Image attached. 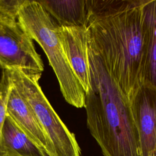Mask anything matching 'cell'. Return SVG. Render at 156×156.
Instances as JSON below:
<instances>
[{
  "mask_svg": "<svg viewBox=\"0 0 156 156\" xmlns=\"http://www.w3.org/2000/svg\"><path fill=\"white\" fill-rule=\"evenodd\" d=\"M147 0H87V40L130 103L143 84Z\"/></svg>",
  "mask_w": 156,
  "mask_h": 156,
  "instance_id": "6da1fadb",
  "label": "cell"
},
{
  "mask_svg": "<svg viewBox=\"0 0 156 156\" xmlns=\"http://www.w3.org/2000/svg\"><path fill=\"white\" fill-rule=\"evenodd\" d=\"M88 55L90 87L83 107L91 135L104 156H141L130 103L89 43Z\"/></svg>",
  "mask_w": 156,
  "mask_h": 156,
  "instance_id": "7a4b0ae2",
  "label": "cell"
},
{
  "mask_svg": "<svg viewBox=\"0 0 156 156\" xmlns=\"http://www.w3.org/2000/svg\"><path fill=\"white\" fill-rule=\"evenodd\" d=\"M18 21L44 51L66 101L77 108L83 107L85 92L67 60L57 35V21L37 1L29 0L20 9Z\"/></svg>",
  "mask_w": 156,
  "mask_h": 156,
  "instance_id": "3957f363",
  "label": "cell"
},
{
  "mask_svg": "<svg viewBox=\"0 0 156 156\" xmlns=\"http://www.w3.org/2000/svg\"><path fill=\"white\" fill-rule=\"evenodd\" d=\"M12 84L30 107L50 140L55 156H81L74 135L56 113L44 96L38 80L41 73L8 70Z\"/></svg>",
  "mask_w": 156,
  "mask_h": 156,
  "instance_id": "277c9868",
  "label": "cell"
},
{
  "mask_svg": "<svg viewBox=\"0 0 156 156\" xmlns=\"http://www.w3.org/2000/svg\"><path fill=\"white\" fill-rule=\"evenodd\" d=\"M0 66L5 70L42 73L44 65L33 40L18 20L0 13Z\"/></svg>",
  "mask_w": 156,
  "mask_h": 156,
  "instance_id": "5b68a950",
  "label": "cell"
},
{
  "mask_svg": "<svg viewBox=\"0 0 156 156\" xmlns=\"http://www.w3.org/2000/svg\"><path fill=\"white\" fill-rule=\"evenodd\" d=\"M141 156H156V88L143 83L130 102Z\"/></svg>",
  "mask_w": 156,
  "mask_h": 156,
  "instance_id": "8992f818",
  "label": "cell"
},
{
  "mask_svg": "<svg viewBox=\"0 0 156 156\" xmlns=\"http://www.w3.org/2000/svg\"><path fill=\"white\" fill-rule=\"evenodd\" d=\"M57 35L74 74L87 93L90 87L87 27L59 26Z\"/></svg>",
  "mask_w": 156,
  "mask_h": 156,
  "instance_id": "52a82bcc",
  "label": "cell"
},
{
  "mask_svg": "<svg viewBox=\"0 0 156 156\" xmlns=\"http://www.w3.org/2000/svg\"><path fill=\"white\" fill-rule=\"evenodd\" d=\"M6 112L7 115L48 156H55L50 140L29 105L13 84L8 98Z\"/></svg>",
  "mask_w": 156,
  "mask_h": 156,
  "instance_id": "ba28073f",
  "label": "cell"
},
{
  "mask_svg": "<svg viewBox=\"0 0 156 156\" xmlns=\"http://www.w3.org/2000/svg\"><path fill=\"white\" fill-rule=\"evenodd\" d=\"M60 26H86L87 0L37 1Z\"/></svg>",
  "mask_w": 156,
  "mask_h": 156,
  "instance_id": "9c48e42d",
  "label": "cell"
},
{
  "mask_svg": "<svg viewBox=\"0 0 156 156\" xmlns=\"http://www.w3.org/2000/svg\"><path fill=\"white\" fill-rule=\"evenodd\" d=\"M2 135L5 156H48L7 115Z\"/></svg>",
  "mask_w": 156,
  "mask_h": 156,
  "instance_id": "30bf717a",
  "label": "cell"
},
{
  "mask_svg": "<svg viewBox=\"0 0 156 156\" xmlns=\"http://www.w3.org/2000/svg\"><path fill=\"white\" fill-rule=\"evenodd\" d=\"M144 16L148 37L143 84L156 88V0H147L144 7Z\"/></svg>",
  "mask_w": 156,
  "mask_h": 156,
  "instance_id": "8fae6325",
  "label": "cell"
},
{
  "mask_svg": "<svg viewBox=\"0 0 156 156\" xmlns=\"http://www.w3.org/2000/svg\"><path fill=\"white\" fill-rule=\"evenodd\" d=\"M12 83L8 70L3 69L0 80V156H5L2 145V127L7 116V104Z\"/></svg>",
  "mask_w": 156,
  "mask_h": 156,
  "instance_id": "7c38bea8",
  "label": "cell"
},
{
  "mask_svg": "<svg viewBox=\"0 0 156 156\" xmlns=\"http://www.w3.org/2000/svg\"><path fill=\"white\" fill-rule=\"evenodd\" d=\"M26 0H0V13L18 20L20 9Z\"/></svg>",
  "mask_w": 156,
  "mask_h": 156,
  "instance_id": "4fadbf2b",
  "label": "cell"
}]
</instances>
